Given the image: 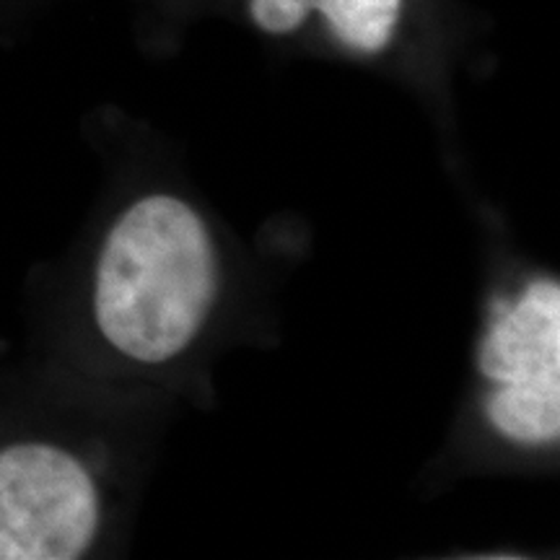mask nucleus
I'll list each match as a JSON object with an SVG mask.
<instances>
[{
    "mask_svg": "<svg viewBox=\"0 0 560 560\" xmlns=\"http://www.w3.org/2000/svg\"><path fill=\"white\" fill-rule=\"evenodd\" d=\"M100 529V493L73 454L52 444L0 452V560H73Z\"/></svg>",
    "mask_w": 560,
    "mask_h": 560,
    "instance_id": "7ed1b4c3",
    "label": "nucleus"
},
{
    "mask_svg": "<svg viewBox=\"0 0 560 560\" xmlns=\"http://www.w3.org/2000/svg\"><path fill=\"white\" fill-rule=\"evenodd\" d=\"M255 30L268 37L325 34L342 52L382 58L400 45L423 0H242Z\"/></svg>",
    "mask_w": 560,
    "mask_h": 560,
    "instance_id": "20e7f679",
    "label": "nucleus"
},
{
    "mask_svg": "<svg viewBox=\"0 0 560 560\" xmlns=\"http://www.w3.org/2000/svg\"><path fill=\"white\" fill-rule=\"evenodd\" d=\"M219 293V257L206 223L172 195L120 215L96 265L94 314L112 348L164 363L198 338Z\"/></svg>",
    "mask_w": 560,
    "mask_h": 560,
    "instance_id": "f257e3e1",
    "label": "nucleus"
},
{
    "mask_svg": "<svg viewBox=\"0 0 560 560\" xmlns=\"http://www.w3.org/2000/svg\"><path fill=\"white\" fill-rule=\"evenodd\" d=\"M480 371L499 384L486 412L495 431L520 444L560 436V285L537 280L511 306H499L480 346Z\"/></svg>",
    "mask_w": 560,
    "mask_h": 560,
    "instance_id": "f03ea898",
    "label": "nucleus"
}]
</instances>
